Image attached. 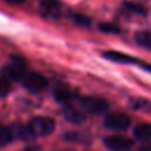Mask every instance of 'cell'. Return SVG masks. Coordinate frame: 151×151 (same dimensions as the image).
<instances>
[{
    "instance_id": "6da1fadb",
    "label": "cell",
    "mask_w": 151,
    "mask_h": 151,
    "mask_svg": "<svg viewBox=\"0 0 151 151\" xmlns=\"http://www.w3.org/2000/svg\"><path fill=\"white\" fill-rule=\"evenodd\" d=\"M76 101L84 112L90 114H101L109 109L107 101L99 97H78Z\"/></svg>"
},
{
    "instance_id": "7a4b0ae2",
    "label": "cell",
    "mask_w": 151,
    "mask_h": 151,
    "mask_svg": "<svg viewBox=\"0 0 151 151\" xmlns=\"http://www.w3.org/2000/svg\"><path fill=\"white\" fill-rule=\"evenodd\" d=\"M26 73V61L20 57H13L2 70V76L14 81L21 80Z\"/></svg>"
},
{
    "instance_id": "3957f363",
    "label": "cell",
    "mask_w": 151,
    "mask_h": 151,
    "mask_svg": "<svg viewBox=\"0 0 151 151\" xmlns=\"http://www.w3.org/2000/svg\"><path fill=\"white\" fill-rule=\"evenodd\" d=\"M33 134L35 137H45L51 134L54 131L55 123L52 118L40 116V117H34L33 119L29 120L28 123Z\"/></svg>"
},
{
    "instance_id": "277c9868",
    "label": "cell",
    "mask_w": 151,
    "mask_h": 151,
    "mask_svg": "<svg viewBox=\"0 0 151 151\" xmlns=\"http://www.w3.org/2000/svg\"><path fill=\"white\" fill-rule=\"evenodd\" d=\"M131 124V118L122 112L107 113L104 119V125L112 131H125Z\"/></svg>"
},
{
    "instance_id": "5b68a950",
    "label": "cell",
    "mask_w": 151,
    "mask_h": 151,
    "mask_svg": "<svg viewBox=\"0 0 151 151\" xmlns=\"http://www.w3.org/2000/svg\"><path fill=\"white\" fill-rule=\"evenodd\" d=\"M21 83H22L24 87L32 93L41 92L47 85L46 78L37 72H27L24 76V78L21 79Z\"/></svg>"
},
{
    "instance_id": "8992f818",
    "label": "cell",
    "mask_w": 151,
    "mask_h": 151,
    "mask_svg": "<svg viewBox=\"0 0 151 151\" xmlns=\"http://www.w3.org/2000/svg\"><path fill=\"white\" fill-rule=\"evenodd\" d=\"M104 145L110 151H129L133 147V140L120 134L107 136L103 140Z\"/></svg>"
},
{
    "instance_id": "52a82bcc",
    "label": "cell",
    "mask_w": 151,
    "mask_h": 151,
    "mask_svg": "<svg viewBox=\"0 0 151 151\" xmlns=\"http://www.w3.org/2000/svg\"><path fill=\"white\" fill-rule=\"evenodd\" d=\"M103 57L111 61H116V63H120V64H134L139 67H143L145 64L144 61H140L132 55H129V54H125V53H122L118 51H105V52H103Z\"/></svg>"
},
{
    "instance_id": "ba28073f",
    "label": "cell",
    "mask_w": 151,
    "mask_h": 151,
    "mask_svg": "<svg viewBox=\"0 0 151 151\" xmlns=\"http://www.w3.org/2000/svg\"><path fill=\"white\" fill-rule=\"evenodd\" d=\"M42 12L52 18H58L61 13V4L58 0H40Z\"/></svg>"
},
{
    "instance_id": "9c48e42d",
    "label": "cell",
    "mask_w": 151,
    "mask_h": 151,
    "mask_svg": "<svg viewBox=\"0 0 151 151\" xmlns=\"http://www.w3.org/2000/svg\"><path fill=\"white\" fill-rule=\"evenodd\" d=\"M63 117L67 122H70L72 124H81L86 119V117H85V114L83 112L76 110L71 105L64 107V110H63Z\"/></svg>"
},
{
    "instance_id": "30bf717a",
    "label": "cell",
    "mask_w": 151,
    "mask_h": 151,
    "mask_svg": "<svg viewBox=\"0 0 151 151\" xmlns=\"http://www.w3.org/2000/svg\"><path fill=\"white\" fill-rule=\"evenodd\" d=\"M133 136L139 142H147L151 139V123H140L134 126Z\"/></svg>"
},
{
    "instance_id": "8fae6325",
    "label": "cell",
    "mask_w": 151,
    "mask_h": 151,
    "mask_svg": "<svg viewBox=\"0 0 151 151\" xmlns=\"http://www.w3.org/2000/svg\"><path fill=\"white\" fill-rule=\"evenodd\" d=\"M12 131H13L14 138H18V139H21V140H32V139L35 138V136L33 134L28 124H26V125H22V124L14 125L12 127Z\"/></svg>"
},
{
    "instance_id": "7c38bea8",
    "label": "cell",
    "mask_w": 151,
    "mask_h": 151,
    "mask_svg": "<svg viewBox=\"0 0 151 151\" xmlns=\"http://www.w3.org/2000/svg\"><path fill=\"white\" fill-rule=\"evenodd\" d=\"M54 97H55V99H57L59 103H61L64 106H70V105H71L73 101H76L77 98H78L77 94H74L73 92H71V91L67 90V88H58V90L54 92Z\"/></svg>"
},
{
    "instance_id": "4fadbf2b",
    "label": "cell",
    "mask_w": 151,
    "mask_h": 151,
    "mask_svg": "<svg viewBox=\"0 0 151 151\" xmlns=\"http://www.w3.org/2000/svg\"><path fill=\"white\" fill-rule=\"evenodd\" d=\"M134 40L139 46L151 51V28L142 29V31L136 32Z\"/></svg>"
},
{
    "instance_id": "5bb4252c",
    "label": "cell",
    "mask_w": 151,
    "mask_h": 151,
    "mask_svg": "<svg viewBox=\"0 0 151 151\" xmlns=\"http://www.w3.org/2000/svg\"><path fill=\"white\" fill-rule=\"evenodd\" d=\"M13 138H14V136H13L12 129L0 124V146H5V145L9 144Z\"/></svg>"
},
{
    "instance_id": "9a60e30c",
    "label": "cell",
    "mask_w": 151,
    "mask_h": 151,
    "mask_svg": "<svg viewBox=\"0 0 151 151\" xmlns=\"http://www.w3.org/2000/svg\"><path fill=\"white\" fill-rule=\"evenodd\" d=\"M123 6H124L127 11L133 12V13H137V14H139V15H146V13H147L146 8H145L144 6H142L140 4H136V2H131V1H125V2L123 4Z\"/></svg>"
},
{
    "instance_id": "2e32d148",
    "label": "cell",
    "mask_w": 151,
    "mask_h": 151,
    "mask_svg": "<svg viewBox=\"0 0 151 151\" xmlns=\"http://www.w3.org/2000/svg\"><path fill=\"white\" fill-rule=\"evenodd\" d=\"M99 29L104 33H111V34H117L120 32V28L114 25V24H110V22H103L99 25Z\"/></svg>"
},
{
    "instance_id": "e0dca14e",
    "label": "cell",
    "mask_w": 151,
    "mask_h": 151,
    "mask_svg": "<svg viewBox=\"0 0 151 151\" xmlns=\"http://www.w3.org/2000/svg\"><path fill=\"white\" fill-rule=\"evenodd\" d=\"M72 19L77 25H80V26H90L91 25V19L80 13H73Z\"/></svg>"
},
{
    "instance_id": "ac0fdd59",
    "label": "cell",
    "mask_w": 151,
    "mask_h": 151,
    "mask_svg": "<svg viewBox=\"0 0 151 151\" xmlns=\"http://www.w3.org/2000/svg\"><path fill=\"white\" fill-rule=\"evenodd\" d=\"M11 91V80L6 77H0V97H5Z\"/></svg>"
},
{
    "instance_id": "d6986e66",
    "label": "cell",
    "mask_w": 151,
    "mask_h": 151,
    "mask_svg": "<svg viewBox=\"0 0 151 151\" xmlns=\"http://www.w3.org/2000/svg\"><path fill=\"white\" fill-rule=\"evenodd\" d=\"M133 106L136 107V109H142V110H144V111H151V103L150 101H147V100H144V99H142V100H136L134 101V104H133Z\"/></svg>"
},
{
    "instance_id": "ffe728a7",
    "label": "cell",
    "mask_w": 151,
    "mask_h": 151,
    "mask_svg": "<svg viewBox=\"0 0 151 151\" xmlns=\"http://www.w3.org/2000/svg\"><path fill=\"white\" fill-rule=\"evenodd\" d=\"M19 151H41V149L38 145H28V146H26V147H24Z\"/></svg>"
},
{
    "instance_id": "44dd1931",
    "label": "cell",
    "mask_w": 151,
    "mask_h": 151,
    "mask_svg": "<svg viewBox=\"0 0 151 151\" xmlns=\"http://www.w3.org/2000/svg\"><path fill=\"white\" fill-rule=\"evenodd\" d=\"M5 1L8 4H12V5H20V4L25 2L26 0H5Z\"/></svg>"
},
{
    "instance_id": "7402d4cb",
    "label": "cell",
    "mask_w": 151,
    "mask_h": 151,
    "mask_svg": "<svg viewBox=\"0 0 151 151\" xmlns=\"http://www.w3.org/2000/svg\"><path fill=\"white\" fill-rule=\"evenodd\" d=\"M139 151H151V145H146V146L142 147Z\"/></svg>"
}]
</instances>
